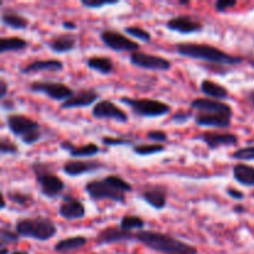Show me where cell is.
<instances>
[{
	"label": "cell",
	"mask_w": 254,
	"mask_h": 254,
	"mask_svg": "<svg viewBox=\"0 0 254 254\" xmlns=\"http://www.w3.org/2000/svg\"><path fill=\"white\" fill-rule=\"evenodd\" d=\"M236 5H237L236 0H218L215 4V9L218 12H225L227 9L235 7Z\"/></svg>",
	"instance_id": "ab89813d"
},
{
	"label": "cell",
	"mask_w": 254,
	"mask_h": 254,
	"mask_svg": "<svg viewBox=\"0 0 254 254\" xmlns=\"http://www.w3.org/2000/svg\"><path fill=\"white\" fill-rule=\"evenodd\" d=\"M126 32L129 36L134 37L136 40H140L143 42H150L151 41V34L148 30H144L139 26H128L126 27Z\"/></svg>",
	"instance_id": "1f68e13d"
},
{
	"label": "cell",
	"mask_w": 254,
	"mask_h": 254,
	"mask_svg": "<svg viewBox=\"0 0 254 254\" xmlns=\"http://www.w3.org/2000/svg\"><path fill=\"white\" fill-rule=\"evenodd\" d=\"M7 89H9V86H7L6 82L0 79V99H2L5 96H6Z\"/></svg>",
	"instance_id": "7bdbcfd3"
},
{
	"label": "cell",
	"mask_w": 254,
	"mask_h": 254,
	"mask_svg": "<svg viewBox=\"0 0 254 254\" xmlns=\"http://www.w3.org/2000/svg\"><path fill=\"white\" fill-rule=\"evenodd\" d=\"M0 19H1L2 24L15 30H22L29 26V21H27L26 17H24L21 14H19V12L12 9L5 10L1 16H0Z\"/></svg>",
	"instance_id": "484cf974"
},
{
	"label": "cell",
	"mask_w": 254,
	"mask_h": 254,
	"mask_svg": "<svg viewBox=\"0 0 254 254\" xmlns=\"http://www.w3.org/2000/svg\"><path fill=\"white\" fill-rule=\"evenodd\" d=\"M144 226H145V221L141 217H139V216L127 215L121 220L119 228L122 231H126V232H131L134 230L141 231V228H144Z\"/></svg>",
	"instance_id": "f546056e"
},
{
	"label": "cell",
	"mask_w": 254,
	"mask_h": 254,
	"mask_svg": "<svg viewBox=\"0 0 254 254\" xmlns=\"http://www.w3.org/2000/svg\"><path fill=\"white\" fill-rule=\"evenodd\" d=\"M0 254H9L7 248H0Z\"/></svg>",
	"instance_id": "7dc6e473"
},
{
	"label": "cell",
	"mask_w": 254,
	"mask_h": 254,
	"mask_svg": "<svg viewBox=\"0 0 254 254\" xmlns=\"http://www.w3.org/2000/svg\"><path fill=\"white\" fill-rule=\"evenodd\" d=\"M5 207H6V201H5L4 195L0 192V210H2V208H5Z\"/></svg>",
	"instance_id": "f6af8a7d"
},
{
	"label": "cell",
	"mask_w": 254,
	"mask_h": 254,
	"mask_svg": "<svg viewBox=\"0 0 254 254\" xmlns=\"http://www.w3.org/2000/svg\"><path fill=\"white\" fill-rule=\"evenodd\" d=\"M1 5H2V1H1V0H0V6H1Z\"/></svg>",
	"instance_id": "816d5d0a"
},
{
	"label": "cell",
	"mask_w": 254,
	"mask_h": 254,
	"mask_svg": "<svg viewBox=\"0 0 254 254\" xmlns=\"http://www.w3.org/2000/svg\"><path fill=\"white\" fill-rule=\"evenodd\" d=\"M201 91L205 96L210 97L211 99H216V101L222 102V99L228 98L227 88L211 81V79H203L201 82Z\"/></svg>",
	"instance_id": "d4e9b609"
},
{
	"label": "cell",
	"mask_w": 254,
	"mask_h": 254,
	"mask_svg": "<svg viewBox=\"0 0 254 254\" xmlns=\"http://www.w3.org/2000/svg\"><path fill=\"white\" fill-rule=\"evenodd\" d=\"M121 102L126 106L130 107L131 111L139 117L144 118H155V117L166 116L171 112V107L164 102L158 99L150 98H140L134 99L128 97H122Z\"/></svg>",
	"instance_id": "8992f818"
},
{
	"label": "cell",
	"mask_w": 254,
	"mask_h": 254,
	"mask_svg": "<svg viewBox=\"0 0 254 254\" xmlns=\"http://www.w3.org/2000/svg\"><path fill=\"white\" fill-rule=\"evenodd\" d=\"M64 68V64L60 60H36L21 68V73H36V72H57Z\"/></svg>",
	"instance_id": "44dd1931"
},
{
	"label": "cell",
	"mask_w": 254,
	"mask_h": 254,
	"mask_svg": "<svg viewBox=\"0 0 254 254\" xmlns=\"http://www.w3.org/2000/svg\"><path fill=\"white\" fill-rule=\"evenodd\" d=\"M0 248H1V242H0Z\"/></svg>",
	"instance_id": "f5cc1de1"
},
{
	"label": "cell",
	"mask_w": 254,
	"mask_h": 254,
	"mask_svg": "<svg viewBox=\"0 0 254 254\" xmlns=\"http://www.w3.org/2000/svg\"><path fill=\"white\" fill-rule=\"evenodd\" d=\"M27 46L26 40L21 37H0V54L21 51Z\"/></svg>",
	"instance_id": "f1b7e54d"
},
{
	"label": "cell",
	"mask_w": 254,
	"mask_h": 254,
	"mask_svg": "<svg viewBox=\"0 0 254 254\" xmlns=\"http://www.w3.org/2000/svg\"><path fill=\"white\" fill-rule=\"evenodd\" d=\"M166 27L171 31L180 32V34H195V32L202 31L203 25L192 16L179 15V16L171 17L166 22Z\"/></svg>",
	"instance_id": "7c38bea8"
},
{
	"label": "cell",
	"mask_w": 254,
	"mask_h": 254,
	"mask_svg": "<svg viewBox=\"0 0 254 254\" xmlns=\"http://www.w3.org/2000/svg\"><path fill=\"white\" fill-rule=\"evenodd\" d=\"M19 148L7 138L0 139V154H17Z\"/></svg>",
	"instance_id": "d590c367"
},
{
	"label": "cell",
	"mask_w": 254,
	"mask_h": 254,
	"mask_svg": "<svg viewBox=\"0 0 254 254\" xmlns=\"http://www.w3.org/2000/svg\"><path fill=\"white\" fill-rule=\"evenodd\" d=\"M250 99H251V102H252V104L254 106V91H252L250 93Z\"/></svg>",
	"instance_id": "c3c4849f"
},
{
	"label": "cell",
	"mask_w": 254,
	"mask_h": 254,
	"mask_svg": "<svg viewBox=\"0 0 254 254\" xmlns=\"http://www.w3.org/2000/svg\"><path fill=\"white\" fill-rule=\"evenodd\" d=\"M191 117V113H186V112H180V113H176L173 117L174 122H178V123H184V122H188L189 118Z\"/></svg>",
	"instance_id": "b9f144b4"
},
{
	"label": "cell",
	"mask_w": 254,
	"mask_h": 254,
	"mask_svg": "<svg viewBox=\"0 0 254 254\" xmlns=\"http://www.w3.org/2000/svg\"><path fill=\"white\" fill-rule=\"evenodd\" d=\"M197 139L203 141L212 150L221 146H233L238 143V136L236 134L217 133V131H206L197 136Z\"/></svg>",
	"instance_id": "9a60e30c"
},
{
	"label": "cell",
	"mask_w": 254,
	"mask_h": 254,
	"mask_svg": "<svg viewBox=\"0 0 254 254\" xmlns=\"http://www.w3.org/2000/svg\"><path fill=\"white\" fill-rule=\"evenodd\" d=\"M15 232L20 237L31 238L35 241H49L57 233V227L50 218L37 216L17 221Z\"/></svg>",
	"instance_id": "277c9868"
},
{
	"label": "cell",
	"mask_w": 254,
	"mask_h": 254,
	"mask_svg": "<svg viewBox=\"0 0 254 254\" xmlns=\"http://www.w3.org/2000/svg\"><path fill=\"white\" fill-rule=\"evenodd\" d=\"M175 51L179 55L195 60L211 62L217 64H240L243 62L242 57L233 56L222 51L218 47L211 46L206 44H191V42H183L175 46Z\"/></svg>",
	"instance_id": "3957f363"
},
{
	"label": "cell",
	"mask_w": 254,
	"mask_h": 254,
	"mask_svg": "<svg viewBox=\"0 0 254 254\" xmlns=\"http://www.w3.org/2000/svg\"><path fill=\"white\" fill-rule=\"evenodd\" d=\"M130 64L144 69L151 71H168L171 68V62L168 59L156 55L145 54V52L135 51L130 54Z\"/></svg>",
	"instance_id": "30bf717a"
},
{
	"label": "cell",
	"mask_w": 254,
	"mask_h": 254,
	"mask_svg": "<svg viewBox=\"0 0 254 254\" xmlns=\"http://www.w3.org/2000/svg\"><path fill=\"white\" fill-rule=\"evenodd\" d=\"M99 98L98 92L94 89H86L82 88L77 93H73V96L69 97L67 101L62 102V109H72V108H84L89 107L93 103H96L97 99Z\"/></svg>",
	"instance_id": "2e32d148"
},
{
	"label": "cell",
	"mask_w": 254,
	"mask_h": 254,
	"mask_svg": "<svg viewBox=\"0 0 254 254\" xmlns=\"http://www.w3.org/2000/svg\"><path fill=\"white\" fill-rule=\"evenodd\" d=\"M233 178L238 184L247 188H254V168L247 164H237L233 168Z\"/></svg>",
	"instance_id": "cb8c5ba5"
},
{
	"label": "cell",
	"mask_w": 254,
	"mask_h": 254,
	"mask_svg": "<svg viewBox=\"0 0 254 254\" xmlns=\"http://www.w3.org/2000/svg\"><path fill=\"white\" fill-rule=\"evenodd\" d=\"M102 143L107 146H119V145H130L131 140L127 138H114V136H103Z\"/></svg>",
	"instance_id": "8d00e7d4"
},
{
	"label": "cell",
	"mask_w": 254,
	"mask_h": 254,
	"mask_svg": "<svg viewBox=\"0 0 254 254\" xmlns=\"http://www.w3.org/2000/svg\"><path fill=\"white\" fill-rule=\"evenodd\" d=\"M87 66L93 71L99 72L102 74H109L113 72L114 64L109 57L93 56L87 60Z\"/></svg>",
	"instance_id": "83f0119b"
},
{
	"label": "cell",
	"mask_w": 254,
	"mask_h": 254,
	"mask_svg": "<svg viewBox=\"0 0 254 254\" xmlns=\"http://www.w3.org/2000/svg\"><path fill=\"white\" fill-rule=\"evenodd\" d=\"M11 254H29V253L24 252V251H15V252H12Z\"/></svg>",
	"instance_id": "681fc988"
},
{
	"label": "cell",
	"mask_w": 254,
	"mask_h": 254,
	"mask_svg": "<svg viewBox=\"0 0 254 254\" xmlns=\"http://www.w3.org/2000/svg\"><path fill=\"white\" fill-rule=\"evenodd\" d=\"M149 140L155 141V144H163L168 140V134L161 130H150L146 133Z\"/></svg>",
	"instance_id": "f35d334b"
},
{
	"label": "cell",
	"mask_w": 254,
	"mask_h": 254,
	"mask_svg": "<svg viewBox=\"0 0 254 254\" xmlns=\"http://www.w3.org/2000/svg\"><path fill=\"white\" fill-rule=\"evenodd\" d=\"M87 243V238L83 236H73V237L64 238L55 245V251L60 253L72 252V251L79 250Z\"/></svg>",
	"instance_id": "4316f807"
},
{
	"label": "cell",
	"mask_w": 254,
	"mask_h": 254,
	"mask_svg": "<svg viewBox=\"0 0 254 254\" xmlns=\"http://www.w3.org/2000/svg\"><path fill=\"white\" fill-rule=\"evenodd\" d=\"M191 108L197 111L198 113H220L233 116L231 106L221 101L211 98H196L191 102Z\"/></svg>",
	"instance_id": "5bb4252c"
},
{
	"label": "cell",
	"mask_w": 254,
	"mask_h": 254,
	"mask_svg": "<svg viewBox=\"0 0 254 254\" xmlns=\"http://www.w3.org/2000/svg\"><path fill=\"white\" fill-rule=\"evenodd\" d=\"M77 39L71 34H62L52 37L49 42V47L56 54L69 52L76 47Z\"/></svg>",
	"instance_id": "603a6c76"
},
{
	"label": "cell",
	"mask_w": 254,
	"mask_h": 254,
	"mask_svg": "<svg viewBox=\"0 0 254 254\" xmlns=\"http://www.w3.org/2000/svg\"><path fill=\"white\" fill-rule=\"evenodd\" d=\"M61 148L64 150L68 151L69 155L72 158H92V156L97 155L98 153H101V148H99L97 144L88 143L86 145L76 146L68 140H64L61 143Z\"/></svg>",
	"instance_id": "7402d4cb"
},
{
	"label": "cell",
	"mask_w": 254,
	"mask_h": 254,
	"mask_svg": "<svg viewBox=\"0 0 254 254\" xmlns=\"http://www.w3.org/2000/svg\"><path fill=\"white\" fill-rule=\"evenodd\" d=\"M59 213L64 220H82L86 216V208H84V205L82 203V201L73 197V196L68 195L62 198V202L59 208Z\"/></svg>",
	"instance_id": "4fadbf2b"
},
{
	"label": "cell",
	"mask_w": 254,
	"mask_h": 254,
	"mask_svg": "<svg viewBox=\"0 0 254 254\" xmlns=\"http://www.w3.org/2000/svg\"><path fill=\"white\" fill-rule=\"evenodd\" d=\"M86 192L93 200H109L123 203L126 193L133 190L130 184L119 175H109L102 180H93L84 186Z\"/></svg>",
	"instance_id": "7a4b0ae2"
},
{
	"label": "cell",
	"mask_w": 254,
	"mask_h": 254,
	"mask_svg": "<svg viewBox=\"0 0 254 254\" xmlns=\"http://www.w3.org/2000/svg\"><path fill=\"white\" fill-rule=\"evenodd\" d=\"M62 27H64V29H66V30H74L77 27V25L74 24V22L68 21V20H67V21L62 22Z\"/></svg>",
	"instance_id": "ee69618b"
},
{
	"label": "cell",
	"mask_w": 254,
	"mask_h": 254,
	"mask_svg": "<svg viewBox=\"0 0 254 254\" xmlns=\"http://www.w3.org/2000/svg\"><path fill=\"white\" fill-rule=\"evenodd\" d=\"M30 91L34 93L46 94L47 97L54 101H67L69 97L73 96V89L67 84L60 83V82H32L30 84Z\"/></svg>",
	"instance_id": "ba28073f"
},
{
	"label": "cell",
	"mask_w": 254,
	"mask_h": 254,
	"mask_svg": "<svg viewBox=\"0 0 254 254\" xmlns=\"http://www.w3.org/2000/svg\"><path fill=\"white\" fill-rule=\"evenodd\" d=\"M134 233L126 232L122 231L121 228L117 227H108L104 228L103 231L98 233L96 238V242L98 246L102 245H111V243L124 242V241H133ZM135 241V240H134Z\"/></svg>",
	"instance_id": "d6986e66"
},
{
	"label": "cell",
	"mask_w": 254,
	"mask_h": 254,
	"mask_svg": "<svg viewBox=\"0 0 254 254\" xmlns=\"http://www.w3.org/2000/svg\"><path fill=\"white\" fill-rule=\"evenodd\" d=\"M101 40L107 47L118 52H135L140 49L138 42L133 41L123 34L113 30H103L101 32Z\"/></svg>",
	"instance_id": "9c48e42d"
},
{
	"label": "cell",
	"mask_w": 254,
	"mask_h": 254,
	"mask_svg": "<svg viewBox=\"0 0 254 254\" xmlns=\"http://www.w3.org/2000/svg\"><path fill=\"white\" fill-rule=\"evenodd\" d=\"M37 184L41 188V192L50 198L59 196L64 191V183L57 175L49 170V165L42 163H35L32 165Z\"/></svg>",
	"instance_id": "52a82bcc"
},
{
	"label": "cell",
	"mask_w": 254,
	"mask_h": 254,
	"mask_svg": "<svg viewBox=\"0 0 254 254\" xmlns=\"http://www.w3.org/2000/svg\"><path fill=\"white\" fill-rule=\"evenodd\" d=\"M82 6L88 7V9H101L106 5L118 4V0H82Z\"/></svg>",
	"instance_id": "e575fe53"
},
{
	"label": "cell",
	"mask_w": 254,
	"mask_h": 254,
	"mask_svg": "<svg viewBox=\"0 0 254 254\" xmlns=\"http://www.w3.org/2000/svg\"><path fill=\"white\" fill-rule=\"evenodd\" d=\"M232 158L241 161H254V145L238 149L232 154Z\"/></svg>",
	"instance_id": "d6a6232c"
},
{
	"label": "cell",
	"mask_w": 254,
	"mask_h": 254,
	"mask_svg": "<svg viewBox=\"0 0 254 254\" xmlns=\"http://www.w3.org/2000/svg\"><path fill=\"white\" fill-rule=\"evenodd\" d=\"M231 119L232 116L220 113H197L195 116L196 124L206 128H228L231 126Z\"/></svg>",
	"instance_id": "ac0fdd59"
},
{
	"label": "cell",
	"mask_w": 254,
	"mask_h": 254,
	"mask_svg": "<svg viewBox=\"0 0 254 254\" xmlns=\"http://www.w3.org/2000/svg\"><path fill=\"white\" fill-rule=\"evenodd\" d=\"M180 4H181V5H188L189 1H180Z\"/></svg>",
	"instance_id": "f907efd6"
},
{
	"label": "cell",
	"mask_w": 254,
	"mask_h": 254,
	"mask_svg": "<svg viewBox=\"0 0 254 254\" xmlns=\"http://www.w3.org/2000/svg\"><path fill=\"white\" fill-rule=\"evenodd\" d=\"M235 212L236 213H245L246 212V207H243V206H241V205H237L235 207Z\"/></svg>",
	"instance_id": "bcb514c9"
},
{
	"label": "cell",
	"mask_w": 254,
	"mask_h": 254,
	"mask_svg": "<svg viewBox=\"0 0 254 254\" xmlns=\"http://www.w3.org/2000/svg\"><path fill=\"white\" fill-rule=\"evenodd\" d=\"M141 198L155 210H163L168 201V189L161 185L148 186L140 193Z\"/></svg>",
	"instance_id": "e0dca14e"
},
{
	"label": "cell",
	"mask_w": 254,
	"mask_h": 254,
	"mask_svg": "<svg viewBox=\"0 0 254 254\" xmlns=\"http://www.w3.org/2000/svg\"><path fill=\"white\" fill-rule=\"evenodd\" d=\"M102 166L101 163L93 160H71L64 165V173L68 176H79L99 170Z\"/></svg>",
	"instance_id": "ffe728a7"
},
{
	"label": "cell",
	"mask_w": 254,
	"mask_h": 254,
	"mask_svg": "<svg viewBox=\"0 0 254 254\" xmlns=\"http://www.w3.org/2000/svg\"><path fill=\"white\" fill-rule=\"evenodd\" d=\"M0 240L7 243H16L20 240V236L10 228H0Z\"/></svg>",
	"instance_id": "74e56055"
},
{
	"label": "cell",
	"mask_w": 254,
	"mask_h": 254,
	"mask_svg": "<svg viewBox=\"0 0 254 254\" xmlns=\"http://www.w3.org/2000/svg\"><path fill=\"white\" fill-rule=\"evenodd\" d=\"M7 128L27 145L37 143L42 138L41 127L37 122L22 114H11L6 119Z\"/></svg>",
	"instance_id": "5b68a950"
},
{
	"label": "cell",
	"mask_w": 254,
	"mask_h": 254,
	"mask_svg": "<svg viewBox=\"0 0 254 254\" xmlns=\"http://www.w3.org/2000/svg\"><path fill=\"white\" fill-rule=\"evenodd\" d=\"M227 195L230 196L231 198L233 200H237V201H242L245 198V193L242 191L237 190V189H233V188H228L227 189Z\"/></svg>",
	"instance_id": "60d3db41"
},
{
	"label": "cell",
	"mask_w": 254,
	"mask_h": 254,
	"mask_svg": "<svg viewBox=\"0 0 254 254\" xmlns=\"http://www.w3.org/2000/svg\"><path fill=\"white\" fill-rule=\"evenodd\" d=\"M92 116L96 119H112L119 123L128 122V114L109 99L97 102L92 109Z\"/></svg>",
	"instance_id": "8fae6325"
},
{
	"label": "cell",
	"mask_w": 254,
	"mask_h": 254,
	"mask_svg": "<svg viewBox=\"0 0 254 254\" xmlns=\"http://www.w3.org/2000/svg\"><path fill=\"white\" fill-rule=\"evenodd\" d=\"M7 197H9L10 201H12L14 203H17L20 206H25L31 201V196L26 195V193H22L20 191H10L7 193Z\"/></svg>",
	"instance_id": "836d02e7"
},
{
	"label": "cell",
	"mask_w": 254,
	"mask_h": 254,
	"mask_svg": "<svg viewBox=\"0 0 254 254\" xmlns=\"http://www.w3.org/2000/svg\"><path fill=\"white\" fill-rule=\"evenodd\" d=\"M165 150V146L163 144H140V145H135L133 148V151L140 156H148L153 155V154L163 153Z\"/></svg>",
	"instance_id": "4dcf8cb0"
},
{
	"label": "cell",
	"mask_w": 254,
	"mask_h": 254,
	"mask_svg": "<svg viewBox=\"0 0 254 254\" xmlns=\"http://www.w3.org/2000/svg\"><path fill=\"white\" fill-rule=\"evenodd\" d=\"M134 240L150 250L165 254H197V250L170 235L155 231L141 230L134 233Z\"/></svg>",
	"instance_id": "6da1fadb"
}]
</instances>
